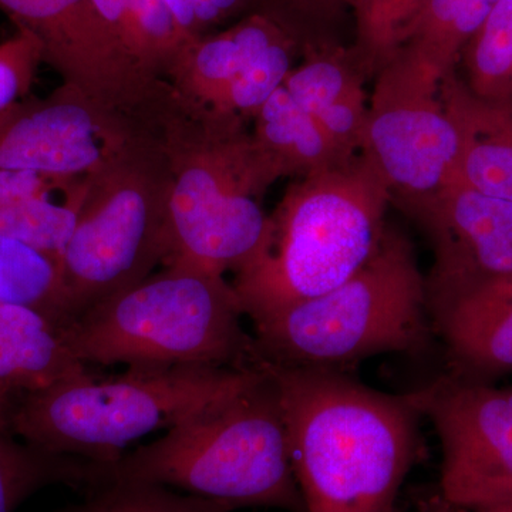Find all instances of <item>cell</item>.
I'll list each match as a JSON object with an SVG mask.
<instances>
[{
  "label": "cell",
  "mask_w": 512,
  "mask_h": 512,
  "mask_svg": "<svg viewBox=\"0 0 512 512\" xmlns=\"http://www.w3.org/2000/svg\"><path fill=\"white\" fill-rule=\"evenodd\" d=\"M256 147L281 178H302L350 160L284 86L251 119ZM357 156V154H356Z\"/></svg>",
  "instance_id": "d6986e66"
},
{
  "label": "cell",
  "mask_w": 512,
  "mask_h": 512,
  "mask_svg": "<svg viewBox=\"0 0 512 512\" xmlns=\"http://www.w3.org/2000/svg\"><path fill=\"white\" fill-rule=\"evenodd\" d=\"M171 191L161 131L111 138L84 177L76 228L60 261L67 326L164 264Z\"/></svg>",
  "instance_id": "8992f818"
},
{
  "label": "cell",
  "mask_w": 512,
  "mask_h": 512,
  "mask_svg": "<svg viewBox=\"0 0 512 512\" xmlns=\"http://www.w3.org/2000/svg\"><path fill=\"white\" fill-rule=\"evenodd\" d=\"M258 365L281 397L289 454L308 512H396L420 457V412L343 370Z\"/></svg>",
  "instance_id": "6da1fadb"
},
{
  "label": "cell",
  "mask_w": 512,
  "mask_h": 512,
  "mask_svg": "<svg viewBox=\"0 0 512 512\" xmlns=\"http://www.w3.org/2000/svg\"><path fill=\"white\" fill-rule=\"evenodd\" d=\"M272 8L269 13H264L279 26L288 19V16H305V18H326L336 10L348 5L349 0H269Z\"/></svg>",
  "instance_id": "4dcf8cb0"
},
{
  "label": "cell",
  "mask_w": 512,
  "mask_h": 512,
  "mask_svg": "<svg viewBox=\"0 0 512 512\" xmlns=\"http://www.w3.org/2000/svg\"><path fill=\"white\" fill-rule=\"evenodd\" d=\"M0 10L35 37L62 83L100 109L148 126L163 116L171 84L141 72L90 0H0Z\"/></svg>",
  "instance_id": "30bf717a"
},
{
  "label": "cell",
  "mask_w": 512,
  "mask_h": 512,
  "mask_svg": "<svg viewBox=\"0 0 512 512\" xmlns=\"http://www.w3.org/2000/svg\"><path fill=\"white\" fill-rule=\"evenodd\" d=\"M0 302L32 306L64 328L67 316L59 262L0 235Z\"/></svg>",
  "instance_id": "603a6c76"
},
{
  "label": "cell",
  "mask_w": 512,
  "mask_h": 512,
  "mask_svg": "<svg viewBox=\"0 0 512 512\" xmlns=\"http://www.w3.org/2000/svg\"><path fill=\"white\" fill-rule=\"evenodd\" d=\"M84 178V177H83ZM82 178H53L29 171L0 168V204L23 198L49 197L55 191H67Z\"/></svg>",
  "instance_id": "f546056e"
},
{
  "label": "cell",
  "mask_w": 512,
  "mask_h": 512,
  "mask_svg": "<svg viewBox=\"0 0 512 512\" xmlns=\"http://www.w3.org/2000/svg\"><path fill=\"white\" fill-rule=\"evenodd\" d=\"M389 205L382 175L360 153L295 178L271 214L264 255L232 279L244 316L254 322L348 281L379 248Z\"/></svg>",
  "instance_id": "277c9868"
},
{
  "label": "cell",
  "mask_w": 512,
  "mask_h": 512,
  "mask_svg": "<svg viewBox=\"0 0 512 512\" xmlns=\"http://www.w3.org/2000/svg\"><path fill=\"white\" fill-rule=\"evenodd\" d=\"M367 80L352 50L308 47L305 60L293 67L284 87L343 154L356 156L369 107Z\"/></svg>",
  "instance_id": "9a60e30c"
},
{
  "label": "cell",
  "mask_w": 512,
  "mask_h": 512,
  "mask_svg": "<svg viewBox=\"0 0 512 512\" xmlns=\"http://www.w3.org/2000/svg\"><path fill=\"white\" fill-rule=\"evenodd\" d=\"M409 397L439 434L441 497L466 508L507 504L512 498V386L450 373Z\"/></svg>",
  "instance_id": "8fae6325"
},
{
  "label": "cell",
  "mask_w": 512,
  "mask_h": 512,
  "mask_svg": "<svg viewBox=\"0 0 512 512\" xmlns=\"http://www.w3.org/2000/svg\"><path fill=\"white\" fill-rule=\"evenodd\" d=\"M261 375L259 366L128 367L123 375L103 380L87 372L20 394L9 430L50 453L113 461L133 441L173 429Z\"/></svg>",
  "instance_id": "52a82bcc"
},
{
  "label": "cell",
  "mask_w": 512,
  "mask_h": 512,
  "mask_svg": "<svg viewBox=\"0 0 512 512\" xmlns=\"http://www.w3.org/2000/svg\"><path fill=\"white\" fill-rule=\"evenodd\" d=\"M244 2L245 0H191L202 37L210 35L208 30L231 18Z\"/></svg>",
  "instance_id": "1f68e13d"
},
{
  "label": "cell",
  "mask_w": 512,
  "mask_h": 512,
  "mask_svg": "<svg viewBox=\"0 0 512 512\" xmlns=\"http://www.w3.org/2000/svg\"><path fill=\"white\" fill-rule=\"evenodd\" d=\"M501 507L508 508V510L512 511V498L507 504L501 505Z\"/></svg>",
  "instance_id": "e575fe53"
},
{
  "label": "cell",
  "mask_w": 512,
  "mask_h": 512,
  "mask_svg": "<svg viewBox=\"0 0 512 512\" xmlns=\"http://www.w3.org/2000/svg\"><path fill=\"white\" fill-rule=\"evenodd\" d=\"M463 80L474 96L512 106V0H498L461 53Z\"/></svg>",
  "instance_id": "7402d4cb"
},
{
  "label": "cell",
  "mask_w": 512,
  "mask_h": 512,
  "mask_svg": "<svg viewBox=\"0 0 512 512\" xmlns=\"http://www.w3.org/2000/svg\"><path fill=\"white\" fill-rule=\"evenodd\" d=\"M440 92L458 134L456 177L512 202V106L474 96L457 70L441 80Z\"/></svg>",
  "instance_id": "2e32d148"
},
{
  "label": "cell",
  "mask_w": 512,
  "mask_h": 512,
  "mask_svg": "<svg viewBox=\"0 0 512 512\" xmlns=\"http://www.w3.org/2000/svg\"><path fill=\"white\" fill-rule=\"evenodd\" d=\"M453 375L484 380L512 370V275L468 289L431 316Z\"/></svg>",
  "instance_id": "5bb4252c"
},
{
  "label": "cell",
  "mask_w": 512,
  "mask_h": 512,
  "mask_svg": "<svg viewBox=\"0 0 512 512\" xmlns=\"http://www.w3.org/2000/svg\"><path fill=\"white\" fill-rule=\"evenodd\" d=\"M248 123L173 89L161 121L173 177L163 266L237 275L264 255L271 215L262 200L281 177Z\"/></svg>",
  "instance_id": "7a4b0ae2"
},
{
  "label": "cell",
  "mask_w": 512,
  "mask_h": 512,
  "mask_svg": "<svg viewBox=\"0 0 512 512\" xmlns=\"http://www.w3.org/2000/svg\"><path fill=\"white\" fill-rule=\"evenodd\" d=\"M153 128L107 113L70 84L26 96L0 111V168L53 178H83L99 165L111 138Z\"/></svg>",
  "instance_id": "4fadbf2b"
},
{
  "label": "cell",
  "mask_w": 512,
  "mask_h": 512,
  "mask_svg": "<svg viewBox=\"0 0 512 512\" xmlns=\"http://www.w3.org/2000/svg\"><path fill=\"white\" fill-rule=\"evenodd\" d=\"M296 46L292 37H285L269 46L232 82L214 110L237 114L251 121L259 107L284 86L286 77L295 67L293 56Z\"/></svg>",
  "instance_id": "83f0119b"
},
{
  "label": "cell",
  "mask_w": 512,
  "mask_h": 512,
  "mask_svg": "<svg viewBox=\"0 0 512 512\" xmlns=\"http://www.w3.org/2000/svg\"><path fill=\"white\" fill-rule=\"evenodd\" d=\"M83 195L84 178L67 192L63 202H53L52 195L3 202L0 235L22 242L60 264L76 228Z\"/></svg>",
  "instance_id": "cb8c5ba5"
},
{
  "label": "cell",
  "mask_w": 512,
  "mask_h": 512,
  "mask_svg": "<svg viewBox=\"0 0 512 512\" xmlns=\"http://www.w3.org/2000/svg\"><path fill=\"white\" fill-rule=\"evenodd\" d=\"M242 316L225 276L164 266L70 323L63 338L84 365L251 369L258 356Z\"/></svg>",
  "instance_id": "ba28073f"
},
{
  "label": "cell",
  "mask_w": 512,
  "mask_h": 512,
  "mask_svg": "<svg viewBox=\"0 0 512 512\" xmlns=\"http://www.w3.org/2000/svg\"><path fill=\"white\" fill-rule=\"evenodd\" d=\"M84 373L55 320L32 306L0 302V383L10 393L19 397Z\"/></svg>",
  "instance_id": "ac0fdd59"
},
{
  "label": "cell",
  "mask_w": 512,
  "mask_h": 512,
  "mask_svg": "<svg viewBox=\"0 0 512 512\" xmlns=\"http://www.w3.org/2000/svg\"><path fill=\"white\" fill-rule=\"evenodd\" d=\"M131 22V57L147 76L167 80L187 39L165 0H127Z\"/></svg>",
  "instance_id": "484cf974"
},
{
  "label": "cell",
  "mask_w": 512,
  "mask_h": 512,
  "mask_svg": "<svg viewBox=\"0 0 512 512\" xmlns=\"http://www.w3.org/2000/svg\"><path fill=\"white\" fill-rule=\"evenodd\" d=\"M261 370L256 382L181 421L150 446L96 461L94 490L113 483L173 485L237 508L308 512L293 473L278 387Z\"/></svg>",
  "instance_id": "3957f363"
},
{
  "label": "cell",
  "mask_w": 512,
  "mask_h": 512,
  "mask_svg": "<svg viewBox=\"0 0 512 512\" xmlns=\"http://www.w3.org/2000/svg\"><path fill=\"white\" fill-rule=\"evenodd\" d=\"M440 87V77L402 49L376 74L360 154L397 208L456 177L458 134Z\"/></svg>",
  "instance_id": "9c48e42d"
},
{
  "label": "cell",
  "mask_w": 512,
  "mask_h": 512,
  "mask_svg": "<svg viewBox=\"0 0 512 512\" xmlns=\"http://www.w3.org/2000/svg\"><path fill=\"white\" fill-rule=\"evenodd\" d=\"M417 512H512L508 508H466L460 505H454L444 500L439 493L430 495V497L420 500Z\"/></svg>",
  "instance_id": "d6a6232c"
},
{
  "label": "cell",
  "mask_w": 512,
  "mask_h": 512,
  "mask_svg": "<svg viewBox=\"0 0 512 512\" xmlns=\"http://www.w3.org/2000/svg\"><path fill=\"white\" fill-rule=\"evenodd\" d=\"M0 430V512H15L49 485L92 490L94 461L50 453Z\"/></svg>",
  "instance_id": "44dd1931"
},
{
  "label": "cell",
  "mask_w": 512,
  "mask_h": 512,
  "mask_svg": "<svg viewBox=\"0 0 512 512\" xmlns=\"http://www.w3.org/2000/svg\"><path fill=\"white\" fill-rule=\"evenodd\" d=\"M16 399H18V397L10 393L9 390L0 383V430L2 431H8V433H10V417H12Z\"/></svg>",
  "instance_id": "836d02e7"
},
{
  "label": "cell",
  "mask_w": 512,
  "mask_h": 512,
  "mask_svg": "<svg viewBox=\"0 0 512 512\" xmlns=\"http://www.w3.org/2000/svg\"><path fill=\"white\" fill-rule=\"evenodd\" d=\"M291 37L278 23L251 13L221 33L188 43L167 82L184 99L217 109L232 82L278 40Z\"/></svg>",
  "instance_id": "e0dca14e"
},
{
  "label": "cell",
  "mask_w": 512,
  "mask_h": 512,
  "mask_svg": "<svg viewBox=\"0 0 512 512\" xmlns=\"http://www.w3.org/2000/svg\"><path fill=\"white\" fill-rule=\"evenodd\" d=\"M399 210L419 225L433 249L426 276L430 319L468 289L512 275V202L454 177Z\"/></svg>",
  "instance_id": "7c38bea8"
},
{
  "label": "cell",
  "mask_w": 512,
  "mask_h": 512,
  "mask_svg": "<svg viewBox=\"0 0 512 512\" xmlns=\"http://www.w3.org/2000/svg\"><path fill=\"white\" fill-rule=\"evenodd\" d=\"M235 505L200 495H180L165 485L113 483L87 493L86 501L59 512H232Z\"/></svg>",
  "instance_id": "4316f807"
},
{
  "label": "cell",
  "mask_w": 512,
  "mask_h": 512,
  "mask_svg": "<svg viewBox=\"0 0 512 512\" xmlns=\"http://www.w3.org/2000/svg\"><path fill=\"white\" fill-rule=\"evenodd\" d=\"M498 0H427L404 36L406 50L441 80L457 70L461 53Z\"/></svg>",
  "instance_id": "ffe728a7"
},
{
  "label": "cell",
  "mask_w": 512,
  "mask_h": 512,
  "mask_svg": "<svg viewBox=\"0 0 512 512\" xmlns=\"http://www.w3.org/2000/svg\"><path fill=\"white\" fill-rule=\"evenodd\" d=\"M427 0H349L356 23L353 56L369 79L402 49L407 30Z\"/></svg>",
  "instance_id": "d4e9b609"
},
{
  "label": "cell",
  "mask_w": 512,
  "mask_h": 512,
  "mask_svg": "<svg viewBox=\"0 0 512 512\" xmlns=\"http://www.w3.org/2000/svg\"><path fill=\"white\" fill-rule=\"evenodd\" d=\"M255 352L271 365L345 370L382 353L426 348V276L409 237L392 224L372 258L318 298L254 320Z\"/></svg>",
  "instance_id": "5b68a950"
},
{
  "label": "cell",
  "mask_w": 512,
  "mask_h": 512,
  "mask_svg": "<svg viewBox=\"0 0 512 512\" xmlns=\"http://www.w3.org/2000/svg\"><path fill=\"white\" fill-rule=\"evenodd\" d=\"M40 64L42 47L29 33L16 30L0 42V111L29 96Z\"/></svg>",
  "instance_id": "f1b7e54d"
}]
</instances>
